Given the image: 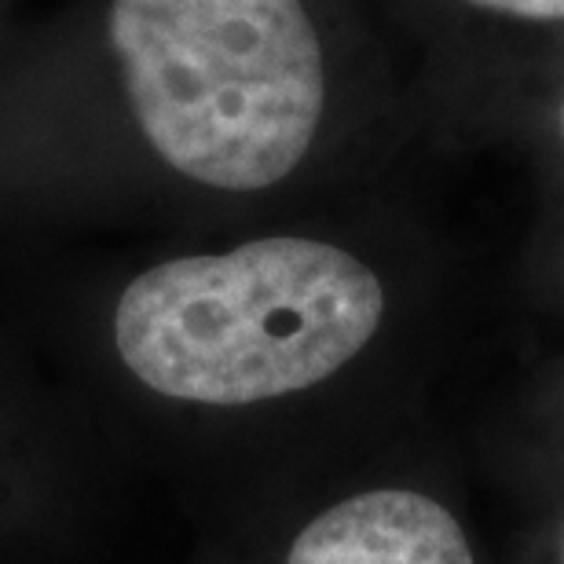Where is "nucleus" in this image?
Segmentation results:
<instances>
[{
	"label": "nucleus",
	"instance_id": "1",
	"mask_svg": "<svg viewBox=\"0 0 564 564\" xmlns=\"http://www.w3.org/2000/svg\"><path fill=\"white\" fill-rule=\"evenodd\" d=\"M381 319L386 286L359 257L272 235L140 272L118 297L115 345L158 397L246 408L337 375Z\"/></svg>",
	"mask_w": 564,
	"mask_h": 564
},
{
	"label": "nucleus",
	"instance_id": "2",
	"mask_svg": "<svg viewBox=\"0 0 564 564\" xmlns=\"http://www.w3.org/2000/svg\"><path fill=\"white\" fill-rule=\"evenodd\" d=\"M143 140L217 191H264L312 151L326 63L304 0H110Z\"/></svg>",
	"mask_w": 564,
	"mask_h": 564
},
{
	"label": "nucleus",
	"instance_id": "3",
	"mask_svg": "<svg viewBox=\"0 0 564 564\" xmlns=\"http://www.w3.org/2000/svg\"><path fill=\"white\" fill-rule=\"evenodd\" d=\"M286 564H477L447 506L378 488L323 510L293 539Z\"/></svg>",
	"mask_w": 564,
	"mask_h": 564
},
{
	"label": "nucleus",
	"instance_id": "4",
	"mask_svg": "<svg viewBox=\"0 0 564 564\" xmlns=\"http://www.w3.org/2000/svg\"><path fill=\"white\" fill-rule=\"evenodd\" d=\"M466 4L524 22H564V0H466Z\"/></svg>",
	"mask_w": 564,
	"mask_h": 564
},
{
	"label": "nucleus",
	"instance_id": "5",
	"mask_svg": "<svg viewBox=\"0 0 564 564\" xmlns=\"http://www.w3.org/2000/svg\"><path fill=\"white\" fill-rule=\"evenodd\" d=\"M561 132H564V99H561Z\"/></svg>",
	"mask_w": 564,
	"mask_h": 564
},
{
	"label": "nucleus",
	"instance_id": "6",
	"mask_svg": "<svg viewBox=\"0 0 564 564\" xmlns=\"http://www.w3.org/2000/svg\"><path fill=\"white\" fill-rule=\"evenodd\" d=\"M561 561H564V543H561Z\"/></svg>",
	"mask_w": 564,
	"mask_h": 564
}]
</instances>
